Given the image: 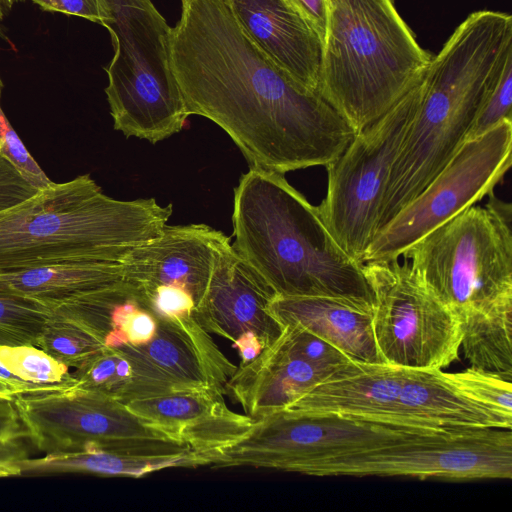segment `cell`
I'll use <instances>...</instances> for the list:
<instances>
[{
  "mask_svg": "<svg viewBox=\"0 0 512 512\" xmlns=\"http://www.w3.org/2000/svg\"><path fill=\"white\" fill-rule=\"evenodd\" d=\"M169 50L188 115L220 126L251 167L280 174L326 167L356 134L317 91L269 60L229 0H181Z\"/></svg>",
  "mask_w": 512,
  "mask_h": 512,
  "instance_id": "cell-1",
  "label": "cell"
},
{
  "mask_svg": "<svg viewBox=\"0 0 512 512\" xmlns=\"http://www.w3.org/2000/svg\"><path fill=\"white\" fill-rule=\"evenodd\" d=\"M511 51L512 16L480 10L469 14L432 56L412 85L416 111L390 171L377 232L425 189L466 141Z\"/></svg>",
  "mask_w": 512,
  "mask_h": 512,
  "instance_id": "cell-2",
  "label": "cell"
},
{
  "mask_svg": "<svg viewBox=\"0 0 512 512\" xmlns=\"http://www.w3.org/2000/svg\"><path fill=\"white\" fill-rule=\"evenodd\" d=\"M233 245L276 296L333 297L373 309L363 264L333 238L317 206L284 174L251 167L234 191Z\"/></svg>",
  "mask_w": 512,
  "mask_h": 512,
  "instance_id": "cell-3",
  "label": "cell"
},
{
  "mask_svg": "<svg viewBox=\"0 0 512 512\" xmlns=\"http://www.w3.org/2000/svg\"><path fill=\"white\" fill-rule=\"evenodd\" d=\"M171 214V204L154 198L113 199L88 174L53 182L0 213V274L58 262L122 261L157 237Z\"/></svg>",
  "mask_w": 512,
  "mask_h": 512,
  "instance_id": "cell-4",
  "label": "cell"
},
{
  "mask_svg": "<svg viewBox=\"0 0 512 512\" xmlns=\"http://www.w3.org/2000/svg\"><path fill=\"white\" fill-rule=\"evenodd\" d=\"M325 1L317 91L358 133L409 90L433 55L394 0Z\"/></svg>",
  "mask_w": 512,
  "mask_h": 512,
  "instance_id": "cell-5",
  "label": "cell"
},
{
  "mask_svg": "<svg viewBox=\"0 0 512 512\" xmlns=\"http://www.w3.org/2000/svg\"><path fill=\"white\" fill-rule=\"evenodd\" d=\"M284 409L434 430L505 424L467 395L452 373L354 360Z\"/></svg>",
  "mask_w": 512,
  "mask_h": 512,
  "instance_id": "cell-6",
  "label": "cell"
},
{
  "mask_svg": "<svg viewBox=\"0 0 512 512\" xmlns=\"http://www.w3.org/2000/svg\"><path fill=\"white\" fill-rule=\"evenodd\" d=\"M114 56L105 89L114 129L155 144L189 116L170 62L172 27L151 0H100Z\"/></svg>",
  "mask_w": 512,
  "mask_h": 512,
  "instance_id": "cell-7",
  "label": "cell"
},
{
  "mask_svg": "<svg viewBox=\"0 0 512 512\" xmlns=\"http://www.w3.org/2000/svg\"><path fill=\"white\" fill-rule=\"evenodd\" d=\"M511 205L493 192L409 247L405 260L458 319L512 305Z\"/></svg>",
  "mask_w": 512,
  "mask_h": 512,
  "instance_id": "cell-8",
  "label": "cell"
},
{
  "mask_svg": "<svg viewBox=\"0 0 512 512\" xmlns=\"http://www.w3.org/2000/svg\"><path fill=\"white\" fill-rule=\"evenodd\" d=\"M30 441L42 452L105 450L142 456L198 453L150 425L125 403L76 385L14 395Z\"/></svg>",
  "mask_w": 512,
  "mask_h": 512,
  "instance_id": "cell-9",
  "label": "cell"
},
{
  "mask_svg": "<svg viewBox=\"0 0 512 512\" xmlns=\"http://www.w3.org/2000/svg\"><path fill=\"white\" fill-rule=\"evenodd\" d=\"M299 473L448 480L511 479L512 431L461 427L415 434L390 444L312 461Z\"/></svg>",
  "mask_w": 512,
  "mask_h": 512,
  "instance_id": "cell-10",
  "label": "cell"
},
{
  "mask_svg": "<svg viewBox=\"0 0 512 512\" xmlns=\"http://www.w3.org/2000/svg\"><path fill=\"white\" fill-rule=\"evenodd\" d=\"M416 106L411 86L384 115L356 133L343 153L326 166L327 191L317 208L333 238L358 262L363 263L377 233L390 171Z\"/></svg>",
  "mask_w": 512,
  "mask_h": 512,
  "instance_id": "cell-11",
  "label": "cell"
},
{
  "mask_svg": "<svg viewBox=\"0 0 512 512\" xmlns=\"http://www.w3.org/2000/svg\"><path fill=\"white\" fill-rule=\"evenodd\" d=\"M374 294L372 326L384 363L442 369L458 359L461 326L412 271L407 260L363 264Z\"/></svg>",
  "mask_w": 512,
  "mask_h": 512,
  "instance_id": "cell-12",
  "label": "cell"
},
{
  "mask_svg": "<svg viewBox=\"0 0 512 512\" xmlns=\"http://www.w3.org/2000/svg\"><path fill=\"white\" fill-rule=\"evenodd\" d=\"M433 431L441 430L374 423L334 413L282 409L254 419L244 435L210 456L209 465L299 473L305 465L321 458Z\"/></svg>",
  "mask_w": 512,
  "mask_h": 512,
  "instance_id": "cell-13",
  "label": "cell"
},
{
  "mask_svg": "<svg viewBox=\"0 0 512 512\" xmlns=\"http://www.w3.org/2000/svg\"><path fill=\"white\" fill-rule=\"evenodd\" d=\"M512 120L466 140L445 167L374 236L363 263L391 261L493 192L511 166Z\"/></svg>",
  "mask_w": 512,
  "mask_h": 512,
  "instance_id": "cell-14",
  "label": "cell"
},
{
  "mask_svg": "<svg viewBox=\"0 0 512 512\" xmlns=\"http://www.w3.org/2000/svg\"><path fill=\"white\" fill-rule=\"evenodd\" d=\"M351 360L302 326L287 325L270 346L237 367L225 392L257 419L284 409Z\"/></svg>",
  "mask_w": 512,
  "mask_h": 512,
  "instance_id": "cell-15",
  "label": "cell"
},
{
  "mask_svg": "<svg viewBox=\"0 0 512 512\" xmlns=\"http://www.w3.org/2000/svg\"><path fill=\"white\" fill-rule=\"evenodd\" d=\"M157 319V332L150 342L119 346L133 369L123 403L192 389L225 392L226 383L237 367L221 352L194 314Z\"/></svg>",
  "mask_w": 512,
  "mask_h": 512,
  "instance_id": "cell-16",
  "label": "cell"
},
{
  "mask_svg": "<svg viewBox=\"0 0 512 512\" xmlns=\"http://www.w3.org/2000/svg\"><path fill=\"white\" fill-rule=\"evenodd\" d=\"M228 243V236L205 224H166L157 237L125 255L124 280L141 292H186L198 306L208 288L217 255Z\"/></svg>",
  "mask_w": 512,
  "mask_h": 512,
  "instance_id": "cell-17",
  "label": "cell"
},
{
  "mask_svg": "<svg viewBox=\"0 0 512 512\" xmlns=\"http://www.w3.org/2000/svg\"><path fill=\"white\" fill-rule=\"evenodd\" d=\"M275 296L267 282L228 243L217 255L208 288L194 316L208 333L233 344L244 335L253 334L266 348L283 330L269 311Z\"/></svg>",
  "mask_w": 512,
  "mask_h": 512,
  "instance_id": "cell-18",
  "label": "cell"
},
{
  "mask_svg": "<svg viewBox=\"0 0 512 512\" xmlns=\"http://www.w3.org/2000/svg\"><path fill=\"white\" fill-rule=\"evenodd\" d=\"M223 395L211 388L192 389L126 405L153 427L188 444L209 465L210 455L239 439L254 421L228 408Z\"/></svg>",
  "mask_w": 512,
  "mask_h": 512,
  "instance_id": "cell-19",
  "label": "cell"
},
{
  "mask_svg": "<svg viewBox=\"0 0 512 512\" xmlns=\"http://www.w3.org/2000/svg\"><path fill=\"white\" fill-rule=\"evenodd\" d=\"M246 35L277 67L317 91L322 40L288 0H229ZM318 92V91H317Z\"/></svg>",
  "mask_w": 512,
  "mask_h": 512,
  "instance_id": "cell-20",
  "label": "cell"
},
{
  "mask_svg": "<svg viewBox=\"0 0 512 512\" xmlns=\"http://www.w3.org/2000/svg\"><path fill=\"white\" fill-rule=\"evenodd\" d=\"M269 311L282 327L300 325L354 361L384 363L374 338L372 308L333 297L275 296Z\"/></svg>",
  "mask_w": 512,
  "mask_h": 512,
  "instance_id": "cell-21",
  "label": "cell"
},
{
  "mask_svg": "<svg viewBox=\"0 0 512 512\" xmlns=\"http://www.w3.org/2000/svg\"><path fill=\"white\" fill-rule=\"evenodd\" d=\"M123 279L122 261H68L1 273L0 290L29 297L51 309Z\"/></svg>",
  "mask_w": 512,
  "mask_h": 512,
  "instance_id": "cell-22",
  "label": "cell"
},
{
  "mask_svg": "<svg viewBox=\"0 0 512 512\" xmlns=\"http://www.w3.org/2000/svg\"><path fill=\"white\" fill-rule=\"evenodd\" d=\"M199 453L163 456H142L105 450H83L48 453L22 462V474L86 473L101 476L140 478L168 468L206 466Z\"/></svg>",
  "mask_w": 512,
  "mask_h": 512,
  "instance_id": "cell-23",
  "label": "cell"
},
{
  "mask_svg": "<svg viewBox=\"0 0 512 512\" xmlns=\"http://www.w3.org/2000/svg\"><path fill=\"white\" fill-rule=\"evenodd\" d=\"M459 321L460 348L470 368L512 382V305L469 313Z\"/></svg>",
  "mask_w": 512,
  "mask_h": 512,
  "instance_id": "cell-24",
  "label": "cell"
},
{
  "mask_svg": "<svg viewBox=\"0 0 512 512\" xmlns=\"http://www.w3.org/2000/svg\"><path fill=\"white\" fill-rule=\"evenodd\" d=\"M50 309L29 297L0 290V346H37Z\"/></svg>",
  "mask_w": 512,
  "mask_h": 512,
  "instance_id": "cell-25",
  "label": "cell"
},
{
  "mask_svg": "<svg viewBox=\"0 0 512 512\" xmlns=\"http://www.w3.org/2000/svg\"><path fill=\"white\" fill-rule=\"evenodd\" d=\"M37 347L69 368H77L106 345L101 338L83 326L51 315L39 337Z\"/></svg>",
  "mask_w": 512,
  "mask_h": 512,
  "instance_id": "cell-26",
  "label": "cell"
},
{
  "mask_svg": "<svg viewBox=\"0 0 512 512\" xmlns=\"http://www.w3.org/2000/svg\"><path fill=\"white\" fill-rule=\"evenodd\" d=\"M76 386L123 402L132 380V363L121 347H104L71 373Z\"/></svg>",
  "mask_w": 512,
  "mask_h": 512,
  "instance_id": "cell-27",
  "label": "cell"
},
{
  "mask_svg": "<svg viewBox=\"0 0 512 512\" xmlns=\"http://www.w3.org/2000/svg\"><path fill=\"white\" fill-rule=\"evenodd\" d=\"M0 364L18 378L37 385L63 389L77 383L68 366L37 346H0Z\"/></svg>",
  "mask_w": 512,
  "mask_h": 512,
  "instance_id": "cell-28",
  "label": "cell"
},
{
  "mask_svg": "<svg viewBox=\"0 0 512 512\" xmlns=\"http://www.w3.org/2000/svg\"><path fill=\"white\" fill-rule=\"evenodd\" d=\"M452 374L459 387L472 399L512 419V382L470 367Z\"/></svg>",
  "mask_w": 512,
  "mask_h": 512,
  "instance_id": "cell-29",
  "label": "cell"
},
{
  "mask_svg": "<svg viewBox=\"0 0 512 512\" xmlns=\"http://www.w3.org/2000/svg\"><path fill=\"white\" fill-rule=\"evenodd\" d=\"M511 105L512 51L506 56L495 81L488 90L466 140L480 136L504 120H512Z\"/></svg>",
  "mask_w": 512,
  "mask_h": 512,
  "instance_id": "cell-30",
  "label": "cell"
},
{
  "mask_svg": "<svg viewBox=\"0 0 512 512\" xmlns=\"http://www.w3.org/2000/svg\"><path fill=\"white\" fill-rule=\"evenodd\" d=\"M2 81L0 79V97ZM0 147L2 152L18 167L22 174L38 189L53 183L27 151L25 145L10 125L0 106Z\"/></svg>",
  "mask_w": 512,
  "mask_h": 512,
  "instance_id": "cell-31",
  "label": "cell"
},
{
  "mask_svg": "<svg viewBox=\"0 0 512 512\" xmlns=\"http://www.w3.org/2000/svg\"><path fill=\"white\" fill-rule=\"evenodd\" d=\"M35 187L0 147V213L35 196Z\"/></svg>",
  "mask_w": 512,
  "mask_h": 512,
  "instance_id": "cell-32",
  "label": "cell"
},
{
  "mask_svg": "<svg viewBox=\"0 0 512 512\" xmlns=\"http://www.w3.org/2000/svg\"><path fill=\"white\" fill-rule=\"evenodd\" d=\"M25 436L0 437V477L22 475V462L29 458Z\"/></svg>",
  "mask_w": 512,
  "mask_h": 512,
  "instance_id": "cell-33",
  "label": "cell"
},
{
  "mask_svg": "<svg viewBox=\"0 0 512 512\" xmlns=\"http://www.w3.org/2000/svg\"><path fill=\"white\" fill-rule=\"evenodd\" d=\"M44 10L62 12L101 24L105 18L100 0H33Z\"/></svg>",
  "mask_w": 512,
  "mask_h": 512,
  "instance_id": "cell-34",
  "label": "cell"
},
{
  "mask_svg": "<svg viewBox=\"0 0 512 512\" xmlns=\"http://www.w3.org/2000/svg\"><path fill=\"white\" fill-rule=\"evenodd\" d=\"M13 398L0 396V437L25 436L28 438Z\"/></svg>",
  "mask_w": 512,
  "mask_h": 512,
  "instance_id": "cell-35",
  "label": "cell"
},
{
  "mask_svg": "<svg viewBox=\"0 0 512 512\" xmlns=\"http://www.w3.org/2000/svg\"><path fill=\"white\" fill-rule=\"evenodd\" d=\"M301 15L311 24L322 42L326 27L325 0H288Z\"/></svg>",
  "mask_w": 512,
  "mask_h": 512,
  "instance_id": "cell-36",
  "label": "cell"
},
{
  "mask_svg": "<svg viewBox=\"0 0 512 512\" xmlns=\"http://www.w3.org/2000/svg\"><path fill=\"white\" fill-rule=\"evenodd\" d=\"M0 379L7 382L14 389L16 394L39 393V392H46V391H52V390H59V389H54L51 387H46V386L26 382V381L18 378L17 376L13 375L12 373H10L1 364H0Z\"/></svg>",
  "mask_w": 512,
  "mask_h": 512,
  "instance_id": "cell-37",
  "label": "cell"
},
{
  "mask_svg": "<svg viewBox=\"0 0 512 512\" xmlns=\"http://www.w3.org/2000/svg\"><path fill=\"white\" fill-rule=\"evenodd\" d=\"M16 395L14 389L4 380L0 379V396L14 397Z\"/></svg>",
  "mask_w": 512,
  "mask_h": 512,
  "instance_id": "cell-38",
  "label": "cell"
},
{
  "mask_svg": "<svg viewBox=\"0 0 512 512\" xmlns=\"http://www.w3.org/2000/svg\"><path fill=\"white\" fill-rule=\"evenodd\" d=\"M3 1H5L7 4H8V3H9V4H12V3H13L14 1H16V0H3Z\"/></svg>",
  "mask_w": 512,
  "mask_h": 512,
  "instance_id": "cell-39",
  "label": "cell"
},
{
  "mask_svg": "<svg viewBox=\"0 0 512 512\" xmlns=\"http://www.w3.org/2000/svg\"><path fill=\"white\" fill-rule=\"evenodd\" d=\"M1 1H2V0H0V18H1V16H2Z\"/></svg>",
  "mask_w": 512,
  "mask_h": 512,
  "instance_id": "cell-40",
  "label": "cell"
}]
</instances>
